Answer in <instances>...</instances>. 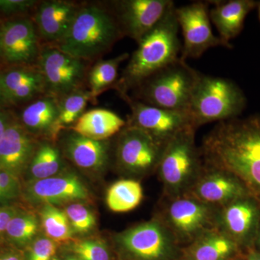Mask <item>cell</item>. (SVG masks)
I'll return each instance as SVG.
<instances>
[{
	"instance_id": "cell-13",
	"label": "cell",
	"mask_w": 260,
	"mask_h": 260,
	"mask_svg": "<svg viewBox=\"0 0 260 260\" xmlns=\"http://www.w3.org/2000/svg\"><path fill=\"white\" fill-rule=\"evenodd\" d=\"M121 97L128 103L131 109L126 125L144 130L164 144L167 145L183 130L191 126L194 127L188 112L148 105L135 100L128 94Z\"/></svg>"
},
{
	"instance_id": "cell-45",
	"label": "cell",
	"mask_w": 260,
	"mask_h": 260,
	"mask_svg": "<svg viewBox=\"0 0 260 260\" xmlns=\"http://www.w3.org/2000/svg\"><path fill=\"white\" fill-rule=\"evenodd\" d=\"M52 260H59V259H58L57 258L54 257V258H53Z\"/></svg>"
},
{
	"instance_id": "cell-18",
	"label": "cell",
	"mask_w": 260,
	"mask_h": 260,
	"mask_svg": "<svg viewBox=\"0 0 260 260\" xmlns=\"http://www.w3.org/2000/svg\"><path fill=\"white\" fill-rule=\"evenodd\" d=\"M1 78L7 106L30 103L47 94L38 64L8 67L1 70Z\"/></svg>"
},
{
	"instance_id": "cell-14",
	"label": "cell",
	"mask_w": 260,
	"mask_h": 260,
	"mask_svg": "<svg viewBox=\"0 0 260 260\" xmlns=\"http://www.w3.org/2000/svg\"><path fill=\"white\" fill-rule=\"evenodd\" d=\"M173 3L171 0H119L112 2L110 8L124 37L138 43L158 23Z\"/></svg>"
},
{
	"instance_id": "cell-6",
	"label": "cell",
	"mask_w": 260,
	"mask_h": 260,
	"mask_svg": "<svg viewBox=\"0 0 260 260\" xmlns=\"http://www.w3.org/2000/svg\"><path fill=\"white\" fill-rule=\"evenodd\" d=\"M193 126L178 133L168 143L157 171L167 198L185 195L203 167L200 149L195 145Z\"/></svg>"
},
{
	"instance_id": "cell-31",
	"label": "cell",
	"mask_w": 260,
	"mask_h": 260,
	"mask_svg": "<svg viewBox=\"0 0 260 260\" xmlns=\"http://www.w3.org/2000/svg\"><path fill=\"white\" fill-rule=\"evenodd\" d=\"M38 220L32 213H17L6 229L7 237L18 245H25L34 239L38 232Z\"/></svg>"
},
{
	"instance_id": "cell-40",
	"label": "cell",
	"mask_w": 260,
	"mask_h": 260,
	"mask_svg": "<svg viewBox=\"0 0 260 260\" xmlns=\"http://www.w3.org/2000/svg\"><path fill=\"white\" fill-rule=\"evenodd\" d=\"M247 260H260V251L249 249Z\"/></svg>"
},
{
	"instance_id": "cell-12",
	"label": "cell",
	"mask_w": 260,
	"mask_h": 260,
	"mask_svg": "<svg viewBox=\"0 0 260 260\" xmlns=\"http://www.w3.org/2000/svg\"><path fill=\"white\" fill-rule=\"evenodd\" d=\"M123 249L140 260H171L177 242L159 219L145 222L118 236Z\"/></svg>"
},
{
	"instance_id": "cell-35",
	"label": "cell",
	"mask_w": 260,
	"mask_h": 260,
	"mask_svg": "<svg viewBox=\"0 0 260 260\" xmlns=\"http://www.w3.org/2000/svg\"><path fill=\"white\" fill-rule=\"evenodd\" d=\"M20 184L18 176L2 169L0 172V201L15 199L20 194Z\"/></svg>"
},
{
	"instance_id": "cell-5",
	"label": "cell",
	"mask_w": 260,
	"mask_h": 260,
	"mask_svg": "<svg viewBox=\"0 0 260 260\" xmlns=\"http://www.w3.org/2000/svg\"><path fill=\"white\" fill-rule=\"evenodd\" d=\"M246 99L240 88L232 80L200 75L188 109L196 129L213 121L237 118L245 109Z\"/></svg>"
},
{
	"instance_id": "cell-21",
	"label": "cell",
	"mask_w": 260,
	"mask_h": 260,
	"mask_svg": "<svg viewBox=\"0 0 260 260\" xmlns=\"http://www.w3.org/2000/svg\"><path fill=\"white\" fill-rule=\"evenodd\" d=\"M64 155L75 165L84 170L100 172L109 160L108 140H95L72 132L62 141Z\"/></svg>"
},
{
	"instance_id": "cell-28",
	"label": "cell",
	"mask_w": 260,
	"mask_h": 260,
	"mask_svg": "<svg viewBox=\"0 0 260 260\" xmlns=\"http://www.w3.org/2000/svg\"><path fill=\"white\" fill-rule=\"evenodd\" d=\"M61 166L62 159L59 149L52 143L39 141L28 165L29 172L34 181L54 177Z\"/></svg>"
},
{
	"instance_id": "cell-22",
	"label": "cell",
	"mask_w": 260,
	"mask_h": 260,
	"mask_svg": "<svg viewBox=\"0 0 260 260\" xmlns=\"http://www.w3.org/2000/svg\"><path fill=\"white\" fill-rule=\"evenodd\" d=\"M209 10L210 20L218 30L219 37L232 49L231 41L240 34L248 14L257 8L259 2L254 0H230L213 2Z\"/></svg>"
},
{
	"instance_id": "cell-32",
	"label": "cell",
	"mask_w": 260,
	"mask_h": 260,
	"mask_svg": "<svg viewBox=\"0 0 260 260\" xmlns=\"http://www.w3.org/2000/svg\"><path fill=\"white\" fill-rule=\"evenodd\" d=\"M70 225L74 233L86 234L96 225V218L93 212L82 203H73L65 210Z\"/></svg>"
},
{
	"instance_id": "cell-41",
	"label": "cell",
	"mask_w": 260,
	"mask_h": 260,
	"mask_svg": "<svg viewBox=\"0 0 260 260\" xmlns=\"http://www.w3.org/2000/svg\"><path fill=\"white\" fill-rule=\"evenodd\" d=\"M0 260H21L20 258L18 256L15 255V254H6V255H4L1 256L0 257Z\"/></svg>"
},
{
	"instance_id": "cell-4",
	"label": "cell",
	"mask_w": 260,
	"mask_h": 260,
	"mask_svg": "<svg viewBox=\"0 0 260 260\" xmlns=\"http://www.w3.org/2000/svg\"><path fill=\"white\" fill-rule=\"evenodd\" d=\"M200 75L179 58L137 87L134 99L160 109L188 112Z\"/></svg>"
},
{
	"instance_id": "cell-1",
	"label": "cell",
	"mask_w": 260,
	"mask_h": 260,
	"mask_svg": "<svg viewBox=\"0 0 260 260\" xmlns=\"http://www.w3.org/2000/svg\"><path fill=\"white\" fill-rule=\"evenodd\" d=\"M200 150L205 164L232 174L260 205V115L219 122Z\"/></svg>"
},
{
	"instance_id": "cell-27",
	"label": "cell",
	"mask_w": 260,
	"mask_h": 260,
	"mask_svg": "<svg viewBox=\"0 0 260 260\" xmlns=\"http://www.w3.org/2000/svg\"><path fill=\"white\" fill-rule=\"evenodd\" d=\"M143 198V188L138 181L122 179L108 189L107 206L115 213H126L136 208Z\"/></svg>"
},
{
	"instance_id": "cell-10",
	"label": "cell",
	"mask_w": 260,
	"mask_h": 260,
	"mask_svg": "<svg viewBox=\"0 0 260 260\" xmlns=\"http://www.w3.org/2000/svg\"><path fill=\"white\" fill-rule=\"evenodd\" d=\"M42 46L32 18L22 15L0 23L2 64L37 65Z\"/></svg>"
},
{
	"instance_id": "cell-2",
	"label": "cell",
	"mask_w": 260,
	"mask_h": 260,
	"mask_svg": "<svg viewBox=\"0 0 260 260\" xmlns=\"http://www.w3.org/2000/svg\"><path fill=\"white\" fill-rule=\"evenodd\" d=\"M174 3L138 44L128 64L113 88L120 95L135 90L144 80L180 58L182 44Z\"/></svg>"
},
{
	"instance_id": "cell-19",
	"label": "cell",
	"mask_w": 260,
	"mask_h": 260,
	"mask_svg": "<svg viewBox=\"0 0 260 260\" xmlns=\"http://www.w3.org/2000/svg\"><path fill=\"white\" fill-rule=\"evenodd\" d=\"M26 197L34 203L54 205L87 200L90 194L79 177L69 173L32 181L27 187Z\"/></svg>"
},
{
	"instance_id": "cell-15",
	"label": "cell",
	"mask_w": 260,
	"mask_h": 260,
	"mask_svg": "<svg viewBox=\"0 0 260 260\" xmlns=\"http://www.w3.org/2000/svg\"><path fill=\"white\" fill-rule=\"evenodd\" d=\"M260 220V205L249 195L218 208L216 228L238 246L256 238Z\"/></svg>"
},
{
	"instance_id": "cell-3",
	"label": "cell",
	"mask_w": 260,
	"mask_h": 260,
	"mask_svg": "<svg viewBox=\"0 0 260 260\" xmlns=\"http://www.w3.org/2000/svg\"><path fill=\"white\" fill-rule=\"evenodd\" d=\"M123 37L124 34L110 7L83 4L65 37L54 47L91 62L109 52Z\"/></svg>"
},
{
	"instance_id": "cell-42",
	"label": "cell",
	"mask_w": 260,
	"mask_h": 260,
	"mask_svg": "<svg viewBox=\"0 0 260 260\" xmlns=\"http://www.w3.org/2000/svg\"><path fill=\"white\" fill-rule=\"evenodd\" d=\"M256 242H257L258 246H259L260 249V220L259 225H258L257 232H256Z\"/></svg>"
},
{
	"instance_id": "cell-24",
	"label": "cell",
	"mask_w": 260,
	"mask_h": 260,
	"mask_svg": "<svg viewBox=\"0 0 260 260\" xmlns=\"http://www.w3.org/2000/svg\"><path fill=\"white\" fill-rule=\"evenodd\" d=\"M126 125V121L115 112L93 109L84 113L70 129L85 138L103 141L118 134Z\"/></svg>"
},
{
	"instance_id": "cell-20",
	"label": "cell",
	"mask_w": 260,
	"mask_h": 260,
	"mask_svg": "<svg viewBox=\"0 0 260 260\" xmlns=\"http://www.w3.org/2000/svg\"><path fill=\"white\" fill-rule=\"evenodd\" d=\"M39 141L13 119L0 140V167L18 176L28 167Z\"/></svg>"
},
{
	"instance_id": "cell-23",
	"label": "cell",
	"mask_w": 260,
	"mask_h": 260,
	"mask_svg": "<svg viewBox=\"0 0 260 260\" xmlns=\"http://www.w3.org/2000/svg\"><path fill=\"white\" fill-rule=\"evenodd\" d=\"M58 100L46 95L28 103L20 113V122L34 137L45 136L54 140L57 129Z\"/></svg>"
},
{
	"instance_id": "cell-29",
	"label": "cell",
	"mask_w": 260,
	"mask_h": 260,
	"mask_svg": "<svg viewBox=\"0 0 260 260\" xmlns=\"http://www.w3.org/2000/svg\"><path fill=\"white\" fill-rule=\"evenodd\" d=\"M89 102H94L88 89L75 90L58 100L57 129L59 133L67 127H71L85 112Z\"/></svg>"
},
{
	"instance_id": "cell-44",
	"label": "cell",
	"mask_w": 260,
	"mask_h": 260,
	"mask_svg": "<svg viewBox=\"0 0 260 260\" xmlns=\"http://www.w3.org/2000/svg\"><path fill=\"white\" fill-rule=\"evenodd\" d=\"M1 64H2L1 56H0V68H1Z\"/></svg>"
},
{
	"instance_id": "cell-43",
	"label": "cell",
	"mask_w": 260,
	"mask_h": 260,
	"mask_svg": "<svg viewBox=\"0 0 260 260\" xmlns=\"http://www.w3.org/2000/svg\"><path fill=\"white\" fill-rule=\"evenodd\" d=\"M257 9H258V15H259V21H260V2H259V3H258Z\"/></svg>"
},
{
	"instance_id": "cell-25",
	"label": "cell",
	"mask_w": 260,
	"mask_h": 260,
	"mask_svg": "<svg viewBox=\"0 0 260 260\" xmlns=\"http://www.w3.org/2000/svg\"><path fill=\"white\" fill-rule=\"evenodd\" d=\"M238 246L217 228L203 233L184 252L186 260H228L237 252Z\"/></svg>"
},
{
	"instance_id": "cell-46",
	"label": "cell",
	"mask_w": 260,
	"mask_h": 260,
	"mask_svg": "<svg viewBox=\"0 0 260 260\" xmlns=\"http://www.w3.org/2000/svg\"><path fill=\"white\" fill-rule=\"evenodd\" d=\"M1 171H2V168L0 167V172H1Z\"/></svg>"
},
{
	"instance_id": "cell-9",
	"label": "cell",
	"mask_w": 260,
	"mask_h": 260,
	"mask_svg": "<svg viewBox=\"0 0 260 260\" xmlns=\"http://www.w3.org/2000/svg\"><path fill=\"white\" fill-rule=\"evenodd\" d=\"M166 146L144 130L126 125L116 141V164L129 174H148L158 169Z\"/></svg>"
},
{
	"instance_id": "cell-37",
	"label": "cell",
	"mask_w": 260,
	"mask_h": 260,
	"mask_svg": "<svg viewBox=\"0 0 260 260\" xmlns=\"http://www.w3.org/2000/svg\"><path fill=\"white\" fill-rule=\"evenodd\" d=\"M18 212L11 208H0V235L6 232L7 227L11 219Z\"/></svg>"
},
{
	"instance_id": "cell-33",
	"label": "cell",
	"mask_w": 260,
	"mask_h": 260,
	"mask_svg": "<svg viewBox=\"0 0 260 260\" xmlns=\"http://www.w3.org/2000/svg\"><path fill=\"white\" fill-rule=\"evenodd\" d=\"M72 249L80 260H110L107 245L100 241H82L75 243Z\"/></svg>"
},
{
	"instance_id": "cell-17",
	"label": "cell",
	"mask_w": 260,
	"mask_h": 260,
	"mask_svg": "<svg viewBox=\"0 0 260 260\" xmlns=\"http://www.w3.org/2000/svg\"><path fill=\"white\" fill-rule=\"evenodd\" d=\"M80 5L64 0L39 2L32 19L43 45L54 46L62 40Z\"/></svg>"
},
{
	"instance_id": "cell-38",
	"label": "cell",
	"mask_w": 260,
	"mask_h": 260,
	"mask_svg": "<svg viewBox=\"0 0 260 260\" xmlns=\"http://www.w3.org/2000/svg\"><path fill=\"white\" fill-rule=\"evenodd\" d=\"M13 119L10 112L0 109V140Z\"/></svg>"
},
{
	"instance_id": "cell-34",
	"label": "cell",
	"mask_w": 260,
	"mask_h": 260,
	"mask_svg": "<svg viewBox=\"0 0 260 260\" xmlns=\"http://www.w3.org/2000/svg\"><path fill=\"white\" fill-rule=\"evenodd\" d=\"M39 3L36 0H0V14L11 18L22 16L34 11Z\"/></svg>"
},
{
	"instance_id": "cell-11",
	"label": "cell",
	"mask_w": 260,
	"mask_h": 260,
	"mask_svg": "<svg viewBox=\"0 0 260 260\" xmlns=\"http://www.w3.org/2000/svg\"><path fill=\"white\" fill-rule=\"evenodd\" d=\"M176 16L183 36L180 58L197 59L210 48H229L219 37L214 35L210 25L208 5L197 2L176 8Z\"/></svg>"
},
{
	"instance_id": "cell-7",
	"label": "cell",
	"mask_w": 260,
	"mask_h": 260,
	"mask_svg": "<svg viewBox=\"0 0 260 260\" xmlns=\"http://www.w3.org/2000/svg\"><path fill=\"white\" fill-rule=\"evenodd\" d=\"M169 199V198H168ZM158 218L178 243H192L203 233L216 228L218 208L189 195L170 198Z\"/></svg>"
},
{
	"instance_id": "cell-8",
	"label": "cell",
	"mask_w": 260,
	"mask_h": 260,
	"mask_svg": "<svg viewBox=\"0 0 260 260\" xmlns=\"http://www.w3.org/2000/svg\"><path fill=\"white\" fill-rule=\"evenodd\" d=\"M89 62L63 52L54 46L43 45L38 66L42 72L47 95L59 100L85 88Z\"/></svg>"
},
{
	"instance_id": "cell-47",
	"label": "cell",
	"mask_w": 260,
	"mask_h": 260,
	"mask_svg": "<svg viewBox=\"0 0 260 260\" xmlns=\"http://www.w3.org/2000/svg\"><path fill=\"white\" fill-rule=\"evenodd\" d=\"M75 260H78V259H75Z\"/></svg>"
},
{
	"instance_id": "cell-26",
	"label": "cell",
	"mask_w": 260,
	"mask_h": 260,
	"mask_svg": "<svg viewBox=\"0 0 260 260\" xmlns=\"http://www.w3.org/2000/svg\"><path fill=\"white\" fill-rule=\"evenodd\" d=\"M128 53H123L112 59L98 60L89 70L87 83L94 102L98 96L115 85L118 80V71L123 61L129 59Z\"/></svg>"
},
{
	"instance_id": "cell-36",
	"label": "cell",
	"mask_w": 260,
	"mask_h": 260,
	"mask_svg": "<svg viewBox=\"0 0 260 260\" xmlns=\"http://www.w3.org/2000/svg\"><path fill=\"white\" fill-rule=\"evenodd\" d=\"M56 249L55 242L49 238H39L30 247L28 260H52Z\"/></svg>"
},
{
	"instance_id": "cell-16",
	"label": "cell",
	"mask_w": 260,
	"mask_h": 260,
	"mask_svg": "<svg viewBox=\"0 0 260 260\" xmlns=\"http://www.w3.org/2000/svg\"><path fill=\"white\" fill-rule=\"evenodd\" d=\"M185 195L220 208L249 194L232 174L203 162L200 175Z\"/></svg>"
},
{
	"instance_id": "cell-39",
	"label": "cell",
	"mask_w": 260,
	"mask_h": 260,
	"mask_svg": "<svg viewBox=\"0 0 260 260\" xmlns=\"http://www.w3.org/2000/svg\"><path fill=\"white\" fill-rule=\"evenodd\" d=\"M1 70L0 68V109H3V107H5L6 102H5L4 92H3V84H2Z\"/></svg>"
},
{
	"instance_id": "cell-30",
	"label": "cell",
	"mask_w": 260,
	"mask_h": 260,
	"mask_svg": "<svg viewBox=\"0 0 260 260\" xmlns=\"http://www.w3.org/2000/svg\"><path fill=\"white\" fill-rule=\"evenodd\" d=\"M41 220L47 237L54 242H66L73 238V232L65 211L52 205H44Z\"/></svg>"
}]
</instances>
